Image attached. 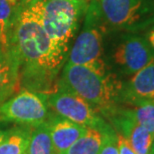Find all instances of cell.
Here are the masks:
<instances>
[{
	"label": "cell",
	"instance_id": "7a4b0ae2",
	"mask_svg": "<svg viewBox=\"0 0 154 154\" xmlns=\"http://www.w3.org/2000/svg\"><path fill=\"white\" fill-rule=\"evenodd\" d=\"M122 83L112 73L90 66L67 62L57 80V90L73 93L85 100L98 114L107 116L116 108Z\"/></svg>",
	"mask_w": 154,
	"mask_h": 154
},
{
	"label": "cell",
	"instance_id": "277c9868",
	"mask_svg": "<svg viewBox=\"0 0 154 154\" xmlns=\"http://www.w3.org/2000/svg\"><path fill=\"white\" fill-rule=\"evenodd\" d=\"M105 31L98 0H92L87 6L82 30L72 46L67 62L106 71V63L102 58Z\"/></svg>",
	"mask_w": 154,
	"mask_h": 154
},
{
	"label": "cell",
	"instance_id": "e0dca14e",
	"mask_svg": "<svg viewBox=\"0 0 154 154\" xmlns=\"http://www.w3.org/2000/svg\"><path fill=\"white\" fill-rule=\"evenodd\" d=\"M102 135V145L99 154H119L117 144V133L109 124L100 131Z\"/></svg>",
	"mask_w": 154,
	"mask_h": 154
},
{
	"label": "cell",
	"instance_id": "5b68a950",
	"mask_svg": "<svg viewBox=\"0 0 154 154\" xmlns=\"http://www.w3.org/2000/svg\"><path fill=\"white\" fill-rule=\"evenodd\" d=\"M107 27L134 33L154 24V0H98Z\"/></svg>",
	"mask_w": 154,
	"mask_h": 154
},
{
	"label": "cell",
	"instance_id": "7c38bea8",
	"mask_svg": "<svg viewBox=\"0 0 154 154\" xmlns=\"http://www.w3.org/2000/svg\"><path fill=\"white\" fill-rule=\"evenodd\" d=\"M31 128L22 126L7 130L0 143V154H25L28 149Z\"/></svg>",
	"mask_w": 154,
	"mask_h": 154
},
{
	"label": "cell",
	"instance_id": "ac0fdd59",
	"mask_svg": "<svg viewBox=\"0 0 154 154\" xmlns=\"http://www.w3.org/2000/svg\"><path fill=\"white\" fill-rule=\"evenodd\" d=\"M117 144H118L119 154H136L131 148L128 141L125 139V137H123L119 133H117Z\"/></svg>",
	"mask_w": 154,
	"mask_h": 154
},
{
	"label": "cell",
	"instance_id": "8992f818",
	"mask_svg": "<svg viewBox=\"0 0 154 154\" xmlns=\"http://www.w3.org/2000/svg\"><path fill=\"white\" fill-rule=\"evenodd\" d=\"M48 108L46 94L22 89L0 104V121L35 127L47 121Z\"/></svg>",
	"mask_w": 154,
	"mask_h": 154
},
{
	"label": "cell",
	"instance_id": "4fadbf2b",
	"mask_svg": "<svg viewBox=\"0 0 154 154\" xmlns=\"http://www.w3.org/2000/svg\"><path fill=\"white\" fill-rule=\"evenodd\" d=\"M19 4L20 2L15 3L10 0H0V47L5 51H8L12 26Z\"/></svg>",
	"mask_w": 154,
	"mask_h": 154
},
{
	"label": "cell",
	"instance_id": "6da1fadb",
	"mask_svg": "<svg viewBox=\"0 0 154 154\" xmlns=\"http://www.w3.org/2000/svg\"><path fill=\"white\" fill-rule=\"evenodd\" d=\"M8 50L17 62L20 87L42 94L57 91L58 73L66 59L56 52L43 28L40 1H20Z\"/></svg>",
	"mask_w": 154,
	"mask_h": 154
},
{
	"label": "cell",
	"instance_id": "5bb4252c",
	"mask_svg": "<svg viewBox=\"0 0 154 154\" xmlns=\"http://www.w3.org/2000/svg\"><path fill=\"white\" fill-rule=\"evenodd\" d=\"M101 145L102 135L100 131L87 127L84 134L62 154H99Z\"/></svg>",
	"mask_w": 154,
	"mask_h": 154
},
{
	"label": "cell",
	"instance_id": "cb8c5ba5",
	"mask_svg": "<svg viewBox=\"0 0 154 154\" xmlns=\"http://www.w3.org/2000/svg\"><path fill=\"white\" fill-rule=\"evenodd\" d=\"M86 1H87V0H86Z\"/></svg>",
	"mask_w": 154,
	"mask_h": 154
},
{
	"label": "cell",
	"instance_id": "52a82bcc",
	"mask_svg": "<svg viewBox=\"0 0 154 154\" xmlns=\"http://www.w3.org/2000/svg\"><path fill=\"white\" fill-rule=\"evenodd\" d=\"M46 98L49 108L70 121L99 131L108 125L85 100L75 94L57 90L46 94Z\"/></svg>",
	"mask_w": 154,
	"mask_h": 154
},
{
	"label": "cell",
	"instance_id": "44dd1931",
	"mask_svg": "<svg viewBox=\"0 0 154 154\" xmlns=\"http://www.w3.org/2000/svg\"><path fill=\"white\" fill-rule=\"evenodd\" d=\"M6 132H7V130H1V129H0V143H1V141L3 140V138L5 137Z\"/></svg>",
	"mask_w": 154,
	"mask_h": 154
},
{
	"label": "cell",
	"instance_id": "3957f363",
	"mask_svg": "<svg viewBox=\"0 0 154 154\" xmlns=\"http://www.w3.org/2000/svg\"><path fill=\"white\" fill-rule=\"evenodd\" d=\"M87 6L86 0L40 1L43 28L54 49L64 59L67 58L70 42Z\"/></svg>",
	"mask_w": 154,
	"mask_h": 154
},
{
	"label": "cell",
	"instance_id": "9a60e30c",
	"mask_svg": "<svg viewBox=\"0 0 154 154\" xmlns=\"http://www.w3.org/2000/svg\"><path fill=\"white\" fill-rule=\"evenodd\" d=\"M27 154H57L52 144L47 121L31 128Z\"/></svg>",
	"mask_w": 154,
	"mask_h": 154
},
{
	"label": "cell",
	"instance_id": "7402d4cb",
	"mask_svg": "<svg viewBox=\"0 0 154 154\" xmlns=\"http://www.w3.org/2000/svg\"><path fill=\"white\" fill-rule=\"evenodd\" d=\"M31 2H33V3H35V2H39V1H42V0H30Z\"/></svg>",
	"mask_w": 154,
	"mask_h": 154
},
{
	"label": "cell",
	"instance_id": "603a6c76",
	"mask_svg": "<svg viewBox=\"0 0 154 154\" xmlns=\"http://www.w3.org/2000/svg\"><path fill=\"white\" fill-rule=\"evenodd\" d=\"M25 154H27V153H25Z\"/></svg>",
	"mask_w": 154,
	"mask_h": 154
},
{
	"label": "cell",
	"instance_id": "9c48e42d",
	"mask_svg": "<svg viewBox=\"0 0 154 154\" xmlns=\"http://www.w3.org/2000/svg\"><path fill=\"white\" fill-rule=\"evenodd\" d=\"M119 101L134 106L154 101V60L122 83Z\"/></svg>",
	"mask_w": 154,
	"mask_h": 154
},
{
	"label": "cell",
	"instance_id": "8fae6325",
	"mask_svg": "<svg viewBox=\"0 0 154 154\" xmlns=\"http://www.w3.org/2000/svg\"><path fill=\"white\" fill-rule=\"evenodd\" d=\"M20 89L19 69L10 51L0 47V104Z\"/></svg>",
	"mask_w": 154,
	"mask_h": 154
},
{
	"label": "cell",
	"instance_id": "ba28073f",
	"mask_svg": "<svg viewBox=\"0 0 154 154\" xmlns=\"http://www.w3.org/2000/svg\"><path fill=\"white\" fill-rule=\"evenodd\" d=\"M113 62L125 75H133L154 60V53L145 37L129 32L117 43Z\"/></svg>",
	"mask_w": 154,
	"mask_h": 154
},
{
	"label": "cell",
	"instance_id": "2e32d148",
	"mask_svg": "<svg viewBox=\"0 0 154 154\" xmlns=\"http://www.w3.org/2000/svg\"><path fill=\"white\" fill-rule=\"evenodd\" d=\"M135 122L154 135V101L142 103L133 109H127Z\"/></svg>",
	"mask_w": 154,
	"mask_h": 154
},
{
	"label": "cell",
	"instance_id": "30bf717a",
	"mask_svg": "<svg viewBox=\"0 0 154 154\" xmlns=\"http://www.w3.org/2000/svg\"><path fill=\"white\" fill-rule=\"evenodd\" d=\"M47 124L52 144L57 154H62L66 151L79 137L84 134L87 129L85 126L70 121L56 113H50L47 119Z\"/></svg>",
	"mask_w": 154,
	"mask_h": 154
},
{
	"label": "cell",
	"instance_id": "d6986e66",
	"mask_svg": "<svg viewBox=\"0 0 154 154\" xmlns=\"http://www.w3.org/2000/svg\"><path fill=\"white\" fill-rule=\"evenodd\" d=\"M145 38L147 40V42H148L150 48L152 49V51L154 53V24L150 26V28L148 30V32H147Z\"/></svg>",
	"mask_w": 154,
	"mask_h": 154
},
{
	"label": "cell",
	"instance_id": "ffe728a7",
	"mask_svg": "<svg viewBox=\"0 0 154 154\" xmlns=\"http://www.w3.org/2000/svg\"><path fill=\"white\" fill-rule=\"evenodd\" d=\"M149 154H154V135L151 141V145H150V148H149Z\"/></svg>",
	"mask_w": 154,
	"mask_h": 154
}]
</instances>
